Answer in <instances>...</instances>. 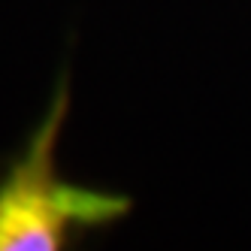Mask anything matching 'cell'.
Segmentation results:
<instances>
[{"label": "cell", "mask_w": 251, "mask_h": 251, "mask_svg": "<svg viewBox=\"0 0 251 251\" xmlns=\"http://www.w3.org/2000/svg\"><path fill=\"white\" fill-rule=\"evenodd\" d=\"M70 109L61 76L49 112L25 151L0 176V251H58L73 236L121 221L130 197L64 182L55 170V142Z\"/></svg>", "instance_id": "cell-1"}]
</instances>
